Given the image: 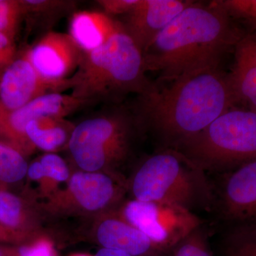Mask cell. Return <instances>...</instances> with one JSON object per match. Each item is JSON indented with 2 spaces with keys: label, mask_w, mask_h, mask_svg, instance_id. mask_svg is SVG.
Returning <instances> with one entry per match:
<instances>
[{
  "label": "cell",
  "mask_w": 256,
  "mask_h": 256,
  "mask_svg": "<svg viewBox=\"0 0 256 256\" xmlns=\"http://www.w3.org/2000/svg\"><path fill=\"white\" fill-rule=\"evenodd\" d=\"M230 18L216 1L192 2L143 52L144 70L172 82L217 70L224 55L244 36Z\"/></svg>",
  "instance_id": "6da1fadb"
},
{
  "label": "cell",
  "mask_w": 256,
  "mask_h": 256,
  "mask_svg": "<svg viewBox=\"0 0 256 256\" xmlns=\"http://www.w3.org/2000/svg\"><path fill=\"white\" fill-rule=\"evenodd\" d=\"M141 112L166 144L178 150L236 104L226 76L217 70L172 82L141 96Z\"/></svg>",
  "instance_id": "7a4b0ae2"
},
{
  "label": "cell",
  "mask_w": 256,
  "mask_h": 256,
  "mask_svg": "<svg viewBox=\"0 0 256 256\" xmlns=\"http://www.w3.org/2000/svg\"><path fill=\"white\" fill-rule=\"evenodd\" d=\"M142 50L121 26L105 44L84 54L72 77V95L92 104L136 92L142 96L156 86L146 76Z\"/></svg>",
  "instance_id": "3957f363"
},
{
  "label": "cell",
  "mask_w": 256,
  "mask_h": 256,
  "mask_svg": "<svg viewBox=\"0 0 256 256\" xmlns=\"http://www.w3.org/2000/svg\"><path fill=\"white\" fill-rule=\"evenodd\" d=\"M130 188L134 200L166 202L192 212H210L214 198L206 172L171 148L149 156L134 173Z\"/></svg>",
  "instance_id": "277c9868"
},
{
  "label": "cell",
  "mask_w": 256,
  "mask_h": 256,
  "mask_svg": "<svg viewBox=\"0 0 256 256\" xmlns=\"http://www.w3.org/2000/svg\"><path fill=\"white\" fill-rule=\"evenodd\" d=\"M178 150L218 174L256 161V111L227 110Z\"/></svg>",
  "instance_id": "5b68a950"
},
{
  "label": "cell",
  "mask_w": 256,
  "mask_h": 256,
  "mask_svg": "<svg viewBox=\"0 0 256 256\" xmlns=\"http://www.w3.org/2000/svg\"><path fill=\"white\" fill-rule=\"evenodd\" d=\"M130 130L129 118L120 112L85 120L70 134V154L80 169L95 172L126 156Z\"/></svg>",
  "instance_id": "8992f818"
},
{
  "label": "cell",
  "mask_w": 256,
  "mask_h": 256,
  "mask_svg": "<svg viewBox=\"0 0 256 256\" xmlns=\"http://www.w3.org/2000/svg\"><path fill=\"white\" fill-rule=\"evenodd\" d=\"M121 217L169 255L178 242L203 224L194 212L166 202L132 200L122 207Z\"/></svg>",
  "instance_id": "52a82bcc"
},
{
  "label": "cell",
  "mask_w": 256,
  "mask_h": 256,
  "mask_svg": "<svg viewBox=\"0 0 256 256\" xmlns=\"http://www.w3.org/2000/svg\"><path fill=\"white\" fill-rule=\"evenodd\" d=\"M220 174L212 210L226 227L256 224V161Z\"/></svg>",
  "instance_id": "ba28073f"
},
{
  "label": "cell",
  "mask_w": 256,
  "mask_h": 256,
  "mask_svg": "<svg viewBox=\"0 0 256 256\" xmlns=\"http://www.w3.org/2000/svg\"><path fill=\"white\" fill-rule=\"evenodd\" d=\"M72 78L54 82L42 76L24 52L0 74V102L11 112L45 94L72 89Z\"/></svg>",
  "instance_id": "9c48e42d"
},
{
  "label": "cell",
  "mask_w": 256,
  "mask_h": 256,
  "mask_svg": "<svg viewBox=\"0 0 256 256\" xmlns=\"http://www.w3.org/2000/svg\"><path fill=\"white\" fill-rule=\"evenodd\" d=\"M24 52L42 76L54 82L72 78L85 54L69 34L53 31L45 33Z\"/></svg>",
  "instance_id": "30bf717a"
},
{
  "label": "cell",
  "mask_w": 256,
  "mask_h": 256,
  "mask_svg": "<svg viewBox=\"0 0 256 256\" xmlns=\"http://www.w3.org/2000/svg\"><path fill=\"white\" fill-rule=\"evenodd\" d=\"M90 104L72 94H45L16 110L8 112L3 120L0 136L24 153L31 146L25 134V128L32 120L47 116L64 118Z\"/></svg>",
  "instance_id": "8fae6325"
},
{
  "label": "cell",
  "mask_w": 256,
  "mask_h": 256,
  "mask_svg": "<svg viewBox=\"0 0 256 256\" xmlns=\"http://www.w3.org/2000/svg\"><path fill=\"white\" fill-rule=\"evenodd\" d=\"M191 1L138 0L122 24L124 31L142 52L170 24Z\"/></svg>",
  "instance_id": "7c38bea8"
},
{
  "label": "cell",
  "mask_w": 256,
  "mask_h": 256,
  "mask_svg": "<svg viewBox=\"0 0 256 256\" xmlns=\"http://www.w3.org/2000/svg\"><path fill=\"white\" fill-rule=\"evenodd\" d=\"M235 64L226 76L234 100L256 111V32L244 35L235 46Z\"/></svg>",
  "instance_id": "4fadbf2b"
},
{
  "label": "cell",
  "mask_w": 256,
  "mask_h": 256,
  "mask_svg": "<svg viewBox=\"0 0 256 256\" xmlns=\"http://www.w3.org/2000/svg\"><path fill=\"white\" fill-rule=\"evenodd\" d=\"M97 239L104 248L121 250L134 256H169L122 217L104 220L98 228Z\"/></svg>",
  "instance_id": "5bb4252c"
},
{
  "label": "cell",
  "mask_w": 256,
  "mask_h": 256,
  "mask_svg": "<svg viewBox=\"0 0 256 256\" xmlns=\"http://www.w3.org/2000/svg\"><path fill=\"white\" fill-rule=\"evenodd\" d=\"M69 188L79 204L86 210H102L122 194L121 188L108 175L100 172H78L72 175Z\"/></svg>",
  "instance_id": "9a60e30c"
},
{
  "label": "cell",
  "mask_w": 256,
  "mask_h": 256,
  "mask_svg": "<svg viewBox=\"0 0 256 256\" xmlns=\"http://www.w3.org/2000/svg\"><path fill=\"white\" fill-rule=\"evenodd\" d=\"M120 26L104 12L78 11L70 18L69 34L84 53H90L105 44Z\"/></svg>",
  "instance_id": "2e32d148"
},
{
  "label": "cell",
  "mask_w": 256,
  "mask_h": 256,
  "mask_svg": "<svg viewBox=\"0 0 256 256\" xmlns=\"http://www.w3.org/2000/svg\"><path fill=\"white\" fill-rule=\"evenodd\" d=\"M25 134L31 146L48 152L64 146L70 137L64 118L53 116L32 120L25 128Z\"/></svg>",
  "instance_id": "e0dca14e"
},
{
  "label": "cell",
  "mask_w": 256,
  "mask_h": 256,
  "mask_svg": "<svg viewBox=\"0 0 256 256\" xmlns=\"http://www.w3.org/2000/svg\"><path fill=\"white\" fill-rule=\"evenodd\" d=\"M222 248L224 256H256V224L226 227Z\"/></svg>",
  "instance_id": "ac0fdd59"
},
{
  "label": "cell",
  "mask_w": 256,
  "mask_h": 256,
  "mask_svg": "<svg viewBox=\"0 0 256 256\" xmlns=\"http://www.w3.org/2000/svg\"><path fill=\"white\" fill-rule=\"evenodd\" d=\"M24 16H28L32 22L46 28L66 14L74 8L70 1L58 0H20Z\"/></svg>",
  "instance_id": "d6986e66"
},
{
  "label": "cell",
  "mask_w": 256,
  "mask_h": 256,
  "mask_svg": "<svg viewBox=\"0 0 256 256\" xmlns=\"http://www.w3.org/2000/svg\"><path fill=\"white\" fill-rule=\"evenodd\" d=\"M28 164L23 153L0 140V184H12L28 175Z\"/></svg>",
  "instance_id": "ffe728a7"
},
{
  "label": "cell",
  "mask_w": 256,
  "mask_h": 256,
  "mask_svg": "<svg viewBox=\"0 0 256 256\" xmlns=\"http://www.w3.org/2000/svg\"><path fill=\"white\" fill-rule=\"evenodd\" d=\"M26 208L23 200L18 195L4 190H0V224L23 239L20 233L26 224Z\"/></svg>",
  "instance_id": "44dd1931"
},
{
  "label": "cell",
  "mask_w": 256,
  "mask_h": 256,
  "mask_svg": "<svg viewBox=\"0 0 256 256\" xmlns=\"http://www.w3.org/2000/svg\"><path fill=\"white\" fill-rule=\"evenodd\" d=\"M208 237L207 229L202 224L178 242L169 256H213Z\"/></svg>",
  "instance_id": "7402d4cb"
},
{
  "label": "cell",
  "mask_w": 256,
  "mask_h": 256,
  "mask_svg": "<svg viewBox=\"0 0 256 256\" xmlns=\"http://www.w3.org/2000/svg\"><path fill=\"white\" fill-rule=\"evenodd\" d=\"M24 18L20 0H0V32L14 38Z\"/></svg>",
  "instance_id": "603a6c76"
},
{
  "label": "cell",
  "mask_w": 256,
  "mask_h": 256,
  "mask_svg": "<svg viewBox=\"0 0 256 256\" xmlns=\"http://www.w3.org/2000/svg\"><path fill=\"white\" fill-rule=\"evenodd\" d=\"M216 2L230 18L245 20L256 28V0H218Z\"/></svg>",
  "instance_id": "cb8c5ba5"
},
{
  "label": "cell",
  "mask_w": 256,
  "mask_h": 256,
  "mask_svg": "<svg viewBox=\"0 0 256 256\" xmlns=\"http://www.w3.org/2000/svg\"><path fill=\"white\" fill-rule=\"evenodd\" d=\"M40 162L43 166L45 176L57 182H64L68 180V166L60 156L48 153L42 156Z\"/></svg>",
  "instance_id": "d4e9b609"
},
{
  "label": "cell",
  "mask_w": 256,
  "mask_h": 256,
  "mask_svg": "<svg viewBox=\"0 0 256 256\" xmlns=\"http://www.w3.org/2000/svg\"><path fill=\"white\" fill-rule=\"evenodd\" d=\"M16 56L14 38L0 32V70L2 72Z\"/></svg>",
  "instance_id": "484cf974"
},
{
  "label": "cell",
  "mask_w": 256,
  "mask_h": 256,
  "mask_svg": "<svg viewBox=\"0 0 256 256\" xmlns=\"http://www.w3.org/2000/svg\"><path fill=\"white\" fill-rule=\"evenodd\" d=\"M106 14H126L134 8L138 0H100L97 2Z\"/></svg>",
  "instance_id": "4316f807"
},
{
  "label": "cell",
  "mask_w": 256,
  "mask_h": 256,
  "mask_svg": "<svg viewBox=\"0 0 256 256\" xmlns=\"http://www.w3.org/2000/svg\"><path fill=\"white\" fill-rule=\"evenodd\" d=\"M18 256H55L52 246L48 242H42L22 245L18 248Z\"/></svg>",
  "instance_id": "83f0119b"
},
{
  "label": "cell",
  "mask_w": 256,
  "mask_h": 256,
  "mask_svg": "<svg viewBox=\"0 0 256 256\" xmlns=\"http://www.w3.org/2000/svg\"><path fill=\"white\" fill-rule=\"evenodd\" d=\"M28 175L32 180H38L44 178V171L40 161L34 162L28 166Z\"/></svg>",
  "instance_id": "f1b7e54d"
},
{
  "label": "cell",
  "mask_w": 256,
  "mask_h": 256,
  "mask_svg": "<svg viewBox=\"0 0 256 256\" xmlns=\"http://www.w3.org/2000/svg\"><path fill=\"white\" fill-rule=\"evenodd\" d=\"M22 239L4 228L0 224V242H20Z\"/></svg>",
  "instance_id": "f546056e"
},
{
  "label": "cell",
  "mask_w": 256,
  "mask_h": 256,
  "mask_svg": "<svg viewBox=\"0 0 256 256\" xmlns=\"http://www.w3.org/2000/svg\"><path fill=\"white\" fill-rule=\"evenodd\" d=\"M94 256H134L128 254L127 252L121 250H114V249L102 248L100 249Z\"/></svg>",
  "instance_id": "4dcf8cb0"
},
{
  "label": "cell",
  "mask_w": 256,
  "mask_h": 256,
  "mask_svg": "<svg viewBox=\"0 0 256 256\" xmlns=\"http://www.w3.org/2000/svg\"><path fill=\"white\" fill-rule=\"evenodd\" d=\"M0 256H18V248H12L0 246Z\"/></svg>",
  "instance_id": "1f68e13d"
},
{
  "label": "cell",
  "mask_w": 256,
  "mask_h": 256,
  "mask_svg": "<svg viewBox=\"0 0 256 256\" xmlns=\"http://www.w3.org/2000/svg\"><path fill=\"white\" fill-rule=\"evenodd\" d=\"M8 111L5 110L4 106H2V102H0V114H8Z\"/></svg>",
  "instance_id": "d6a6232c"
},
{
  "label": "cell",
  "mask_w": 256,
  "mask_h": 256,
  "mask_svg": "<svg viewBox=\"0 0 256 256\" xmlns=\"http://www.w3.org/2000/svg\"><path fill=\"white\" fill-rule=\"evenodd\" d=\"M6 114H0V130H1V128H2V126L3 120H4V118L5 116H6Z\"/></svg>",
  "instance_id": "836d02e7"
},
{
  "label": "cell",
  "mask_w": 256,
  "mask_h": 256,
  "mask_svg": "<svg viewBox=\"0 0 256 256\" xmlns=\"http://www.w3.org/2000/svg\"><path fill=\"white\" fill-rule=\"evenodd\" d=\"M88 256L86 255H78V256Z\"/></svg>",
  "instance_id": "e575fe53"
}]
</instances>
